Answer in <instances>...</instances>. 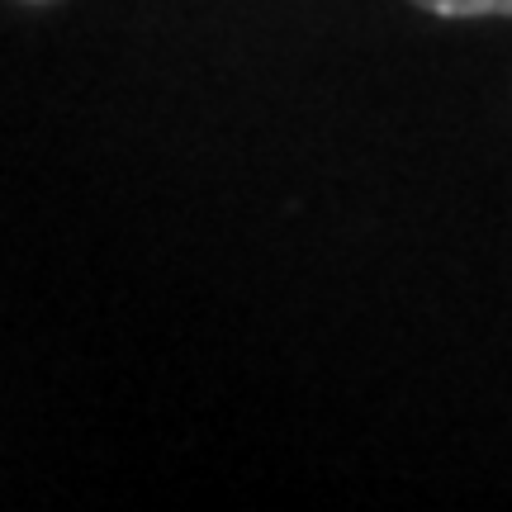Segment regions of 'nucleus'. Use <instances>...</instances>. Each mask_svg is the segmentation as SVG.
<instances>
[{"instance_id":"1","label":"nucleus","mask_w":512,"mask_h":512,"mask_svg":"<svg viewBox=\"0 0 512 512\" xmlns=\"http://www.w3.org/2000/svg\"><path fill=\"white\" fill-rule=\"evenodd\" d=\"M427 15L446 19H479V15H512V0H413Z\"/></svg>"},{"instance_id":"2","label":"nucleus","mask_w":512,"mask_h":512,"mask_svg":"<svg viewBox=\"0 0 512 512\" xmlns=\"http://www.w3.org/2000/svg\"><path fill=\"white\" fill-rule=\"evenodd\" d=\"M29 5H43V0H29Z\"/></svg>"}]
</instances>
